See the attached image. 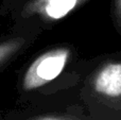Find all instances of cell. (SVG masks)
Listing matches in <instances>:
<instances>
[{"instance_id":"obj_3","label":"cell","mask_w":121,"mask_h":120,"mask_svg":"<svg viewBox=\"0 0 121 120\" xmlns=\"http://www.w3.org/2000/svg\"><path fill=\"white\" fill-rule=\"evenodd\" d=\"M90 1L92 0H3L0 15L10 18L14 28L34 29L43 34Z\"/></svg>"},{"instance_id":"obj_1","label":"cell","mask_w":121,"mask_h":120,"mask_svg":"<svg viewBox=\"0 0 121 120\" xmlns=\"http://www.w3.org/2000/svg\"><path fill=\"white\" fill-rule=\"evenodd\" d=\"M82 60L72 43H57L43 48L19 70L17 102L21 107L80 105Z\"/></svg>"},{"instance_id":"obj_4","label":"cell","mask_w":121,"mask_h":120,"mask_svg":"<svg viewBox=\"0 0 121 120\" xmlns=\"http://www.w3.org/2000/svg\"><path fill=\"white\" fill-rule=\"evenodd\" d=\"M42 34L34 29L12 28L0 36V72L23 54Z\"/></svg>"},{"instance_id":"obj_2","label":"cell","mask_w":121,"mask_h":120,"mask_svg":"<svg viewBox=\"0 0 121 120\" xmlns=\"http://www.w3.org/2000/svg\"><path fill=\"white\" fill-rule=\"evenodd\" d=\"M79 104L89 120H121V51L82 60Z\"/></svg>"},{"instance_id":"obj_6","label":"cell","mask_w":121,"mask_h":120,"mask_svg":"<svg viewBox=\"0 0 121 120\" xmlns=\"http://www.w3.org/2000/svg\"><path fill=\"white\" fill-rule=\"evenodd\" d=\"M111 18L115 31L121 36V0H112Z\"/></svg>"},{"instance_id":"obj_5","label":"cell","mask_w":121,"mask_h":120,"mask_svg":"<svg viewBox=\"0 0 121 120\" xmlns=\"http://www.w3.org/2000/svg\"><path fill=\"white\" fill-rule=\"evenodd\" d=\"M0 120H89L80 105L65 107H21Z\"/></svg>"}]
</instances>
